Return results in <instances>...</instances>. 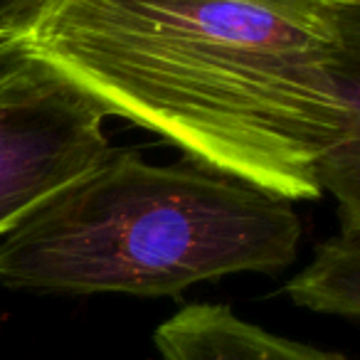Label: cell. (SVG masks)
<instances>
[{
	"mask_svg": "<svg viewBox=\"0 0 360 360\" xmlns=\"http://www.w3.org/2000/svg\"><path fill=\"white\" fill-rule=\"evenodd\" d=\"M345 3H360V0H345Z\"/></svg>",
	"mask_w": 360,
	"mask_h": 360,
	"instance_id": "52a82bcc",
	"label": "cell"
},
{
	"mask_svg": "<svg viewBox=\"0 0 360 360\" xmlns=\"http://www.w3.org/2000/svg\"><path fill=\"white\" fill-rule=\"evenodd\" d=\"M294 304L319 314L360 316V222H340V232L316 250L314 259L286 284Z\"/></svg>",
	"mask_w": 360,
	"mask_h": 360,
	"instance_id": "5b68a950",
	"label": "cell"
},
{
	"mask_svg": "<svg viewBox=\"0 0 360 360\" xmlns=\"http://www.w3.org/2000/svg\"><path fill=\"white\" fill-rule=\"evenodd\" d=\"M104 119L60 72L0 42V235L104 160Z\"/></svg>",
	"mask_w": 360,
	"mask_h": 360,
	"instance_id": "3957f363",
	"label": "cell"
},
{
	"mask_svg": "<svg viewBox=\"0 0 360 360\" xmlns=\"http://www.w3.org/2000/svg\"><path fill=\"white\" fill-rule=\"evenodd\" d=\"M160 360H348L240 319L230 306L191 304L155 328Z\"/></svg>",
	"mask_w": 360,
	"mask_h": 360,
	"instance_id": "277c9868",
	"label": "cell"
},
{
	"mask_svg": "<svg viewBox=\"0 0 360 360\" xmlns=\"http://www.w3.org/2000/svg\"><path fill=\"white\" fill-rule=\"evenodd\" d=\"M291 200L202 165L109 150L0 242V284L40 294L178 296L296 259Z\"/></svg>",
	"mask_w": 360,
	"mask_h": 360,
	"instance_id": "7a4b0ae2",
	"label": "cell"
},
{
	"mask_svg": "<svg viewBox=\"0 0 360 360\" xmlns=\"http://www.w3.org/2000/svg\"><path fill=\"white\" fill-rule=\"evenodd\" d=\"M6 42L193 163L360 220V3L45 0Z\"/></svg>",
	"mask_w": 360,
	"mask_h": 360,
	"instance_id": "6da1fadb",
	"label": "cell"
},
{
	"mask_svg": "<svg viewBox=\"0 0 360 360\" xmlns=\"http://www.w3.org/2000/svg\"><path fill=\"white\" fill-rule=\"evenodd\" d=\"M45 0H0V42L22 32Z\"/></svg>",
	"mask_w": 360,
	"mask_h": 360,
	"instance_id": "8992f818",
	"label": "cell"
}]
</instances>
